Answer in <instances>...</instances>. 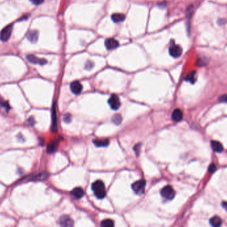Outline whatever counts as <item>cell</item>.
<instances>
[{"label": "cell", "mask_w": 227, "mask_h": 227, "mask_svg": "<svg viewBox=\"0 0 227 227\" xmlns=\"http://www.w3.org/2000/svg\"><path fill=\"white\" fill-rule=\"evenodd\" d=\"M92 189L98 199H103L106 196V187L101 180H97L92 183Z\"/></svg>", "instance_id": "6da1fadb"}, {"label": "cell", "mask_w": 227, "mask_h": 227, "mask_svg": "<svg viewBox=\"0 0 227 227\" xmlns=\"http://www.w3.org/2000/svg\"><path fill=\"white\" fill-rule=\"evenodd\" d=\"M161 195L164 199L167 200H172L175 197V192L171 186L167 185L161 189Z\"/></svg>", "instance_id": "7a4b0ae2"}, {"label": "cell", "mask_w": 227, "mask_h": 227, "mask_svg": "<svg viewBox=\"0 0 227 227\" xmlns=\"http://www.w3.org/2000/svg\"><path fill=\"white\" fill-rule=\"evenodd\" d=\"M145 181L143 179L134 182L132 185L133 191L137 195H141L142 193H144L145 190Z\"/></svg>", "instance_id": "3957f363"}, {"label": "cell", "mask_w": 227, "mask_h": 227, "mask_svg": "<svg viewBox=\"0 0 227 227\" xmlns=\"http://www.w3.org/2000/svg\"><path fill=\"white\" fill-rule=\"evenodd\" d=\"M108 104L110 108L114 110H118L120 107V100L118 96L116 94H113L110 96V98H109L108 101Z\"/></svg>", "instance_id": "277c9868"}, {"label": "cell", "mask_w": 227, "mask_h": 227, "mask_svg": "<svg viewBox=\"0 0 227 227\" xmlns=\"http://www.w3.org/2000/svg\"><path fill=\"white\" fill-rule=\"evenodd\" d=\"M12 30H13V25H7V27H6L3 29L1 33H0V39L3 42H6L9 40L11 35Z\"/></svg>", "instance_id": "5b68a950"}, {"label": "cell", "mask_w": 227, "mask_h": 227, "mask_svg": "<svg viewBox=\"0 0 227 227\" xmlns=\"http://www.w3.org/2000/svg\"><path fill=\"white\" fill-rule=\"evenodd\" d=\"M169 53L171 57H173L174 58H178L181 55L183 50L179 45L173 44L170 46V47L169 49Z\"/></svg>", "instance_id": "8992f818"}, {"label": "cell", "mask_w": 227, "mask_h": 227, "mask_svg": "<svg viewBox=\"0 0 227 227\" xmlns=\"http://www.w3.org/2000/svg\"><path fill=\"white\" fill-rule=\"evenodd\" d=\"M59 224L61 227H73L74 222L68 215H63L60 218Z\"/></svg>", "instance_id": "52a82bcc"}, {"label": "cell", "mask_w": 227, "mask_h": 227, "mask_svg": "<svg viewBox=\"0 0 227 227\" xmlns=\"http://www.w3.org/2000/svg\"><path fill=\"white\" fill-rule=\"evenodd\" d=\"M27 59L29 62H30L33 64L35 65H43L47 63V60L44 59V58H40L39 57H37L36 56L33 55V54H29L27 56Z\"/></svg>", "instance_id": "ba28073f"}, {"label": "cell", "mask_w": 227, "mask_h": 227, "mask_svg": "<svg viewBox=\"0 0 227 227\" xmlns=\"http://www.w3.org/2000/svg\"><path fill=\"white\" fill-rule=\"evenodd\" d=\"M70 90L74 94H78L82 90V85L78 81H73L70 85Z\"/></svg>", "instance_id": "9c48e42d"}, {"label": "cell", "mask_w": 227, "mask_h": 227, "mask_svg": "<svg viewBox=\"0 0 227 227\" xmlns=\"http://www.w3.org/2000/svg\"><path fill=\"white\" fill-rule=\"evenodd\" d=\"M105 46L108 50H114L118 47L119 43L116 39L110 38V39H107L105 41Z\"/></svg>", "instance_id": "30bf717a"}, {"label": "cell", "mask_w": 227, "mask_h": 227, "mask_svg": "<svg viewBox=\"0 0 227 227\" xmlns=\"http://www.w3.org/2000/svg\"><path fill=\"white\" fill-rule=\"evenodd\" d=\"M57 129V118L56 114L55 104H54L52 108V126L51 130L53 132H56Z\"/></svg>", "instance_id": "8fae6325"}, {"label": "cell", "mask_w": 227, "mask_h": 227, "mask_svg": "<svg viewBox=\"0 0 227 227\" xmlns=\"http://www.w3.org/2000/svg\"><path fill=\"white\" fill-rule=\"evenodd\" d=\"M38 36H39V33L36 30L29 31L26 35L28 40L31 43H36L38 39Z\"/></svg>", "instance_id": "7c38bea8"}, {"label": "cell", "mask_w": 227, "mask_h": 227, "mask_svg": "<svg viewBox=\"0 0 227 227\" xmlns=\"http://www.w3.org/2000/svg\"><path fill=\"white\" fill-rule=\"evenodd\" d=\"M49 173L47 172H42L39 174H37L35 176H33L31 179L32 181H45L49 177Z\"/></svg>", "instance_id": "4fadbf2b"}, {"label": "cell", "mask_w": 227, "mask_h": 227, "mask_svg": "<svg viewBox=\"0 0 227 227\" xmlns=\"http://www.w3.org/2000/svg\"><path fill=\"white\" fill-rule=\"evenodd\" d=\"M172 119L175 121H181L183 117V114L182 111L179 109H175V110L172 113Z\"/></svg>", "instance_id": "5bb4252c"}, {"label": "cell", "mask_w": 227, "mask_h": 227, "mask_svg": "<svg viewBox=\"0 0 227 227\" xmlns=\"http://www.w3.org/2000/svg\"><path fill=\"white\" fill-rule=\"evenodd\" d=\"M211 148L214 152L221 153L223 151V146L218 141H211Z\"/></svg>", "instance_id": "9a60e30c"}, {"label": "cell", "mask_w": 227, "mask_h": 227, "mask_svg": "<svg viewBox=\"0 0 227 227\" xmlns=\"http://www.w3.org/2000/svg\"><path fill=\"white\" fill-rule=\"evenodd\" d=\"M71 194L76 199H81L84 195V191L81 187H76L71 191Z\"/></svg>", "instance_id": "2e32d148"}, {"label": "cell", "mask_w": 227, "mask_h": 227, "mask_svg": "<svg viewBox=\"0 0 227 227\" xmlns=\"http://www.w3.org/2000/svg\"><path fill=\"white\" fill-rule=\"evenodd\" d=\"M58 145V140H54L51 142H50L47 146V152L49 153H53L54 151H56L57 147Z\"/></svg>", "instance_id": "e0dca14e"}, {"label": "cell", "mask_w": 227, "mask_h": 227, "mask_svg": "<svg viewBox=\"0 0 227 227\" xmlns=\"http://www.w3.org/2000/svg\"><path fill=\"white\" fill-rule=\"evenodd\" d=\"M185 80L192 84H194L197 81V73L195 70L191 71V72L187 74L185 78Z\"/></svg>", "instance_id": "ac0fdd59"}, {"label": "cell", "mask_w": 227, "mask_h": 227, "mask_svg": "<svg viewBox=\"0 0 227 227\" xmlns=\"http://www.w3.org/2000/svg\"><path fill=\"white\" fill-rule=\"evenodd\" d=\"M210 224L213 227H220L222 225V220L218 217H213L210 219Z\"/></svg>", "instance_id": "d6986e66"}, {"label": "cell", "mask_w": 227, "mask_h": 227, "mask_svg": "<svg viewBox=\"0 0 227 227\" xmlns=\"http://www.w3.org/2000/svg\"><path fill=\"white\" fill-rule=\"evenodd\" d=\"M125 16L122 14H114L112 15V20L114 23L121 22L125 19Z\"/></svg>", "instance_id": "ffe728a7"}, {"label": "cell", "mask_w": 227, "mask_h": 227, "mask_svg": "<svg viewBox=\"0 0 227 227\" xmlns=\"http://www.w3.org/2000/svg\"><path fill=\"white\" fill-rule=\"evenodd\" d=\"M94 144L96 146L100 148V147H106L109 144L108 140H95L94 141Z\"/></svg>", "instance_id": "44dd1931"}, {"label": "cell", "mask_w": 227, "mask_h": 227, "mask_svg": "<svg viewBox=\"0 0 227 227\" xmlns=\"http://www.w3.org/2000/svg\"><path fill=\"white\" fill-rule=\"evenodd\" d=\"M101 227H114V222L111 219H105L101 222Z\"/></svg>", "instance_id": "7402d4cb"}, {"label": "cell", "mask_w": 227, "mask_h": 227, "mask_svg": "<svg viewBox=\"0 0 227 227\" xmlns=\"http://www.w3.org/2000/svg\"><path fill=\"white\" fill-rule=\"evenodd\" d=\"M121 120H122V117L120 114H116L112 117V121L116 125H118L121 123Z\"/></svg>", "instance_id": "603a6c76"}, {"label": "cell", "mask_w": 227, "mask_h": 227, "mask_svg": "<svg viewBox=\"0 0 227 227\" xmlns=\"http://www.w3.org/2000/svg\"><path fill=\"white\" fill-rule=\"evenodd\" d=\"M216 169H217V168H216V166H215V165H214V164L213 163V164H211V165H210V166L209 167V171L210 172V173H214V172L216 171Z\"/></svg>", "instance_id": "cb8c5ba5"}, {"label": "cell", "mask_w": 227, "mask_h": 227, "mask_svg": "<svg viewBox=\"0 0 227 227\" xmlns=\"http://www.w3.org/2000/svg\"><path fill=\"white\" fill-rule=\"evenodd\" d=\"M219 101L221 102L227 103V94L222 95L219 97Z\"/></svg>", "instance_id": "d4e9b609"}, {"label": "cell", "mask_w": 227, "mask_h": 227, "mask_svg": "<svg viewBox=\"0 0 227 227\" xmlns=\"http://www.w3.org/2000/svg\"><path fill=\"white\" fill-rule=\"evenodd\" d=\"M63 119H64V121H65V122L69 123V121H70L71 116L69 114H66L64 116V117H63Z\"/></svg>", "instance_id": "484cf974"}, {"label": "cell", "mask_w": 227, "mask_h": 227, "mask_svg": "<svg viewBox=\"0 0 227 227\" xmlns=\"http://www.w3.org/2000/svg\"><path fill=\"white\" fill-rule=\"evenodd\" d=\"M31 2L35 4V5H40V4H41L42 3H43L44 2V0H31Z\"/></svg>", "instance_id": "4316f807"}, {"label": "cell", "mask_w": 227, "mask_h": 227, "mask_svg": "<svg viewBox=\"0 0 227 227\" xmlns=\"http://www.w3.org/2000/svg\"><path fill=\"white\" fill-rule=\"evenodd\" d=\"M0 105H2V106L3 107H4L5 108H7V109H10V106H8V104L7 103H6L4 101L2 100L1 98H0Z\"/></svg>", "instance_id": "83f0119b"}, {"label": "cell", "mask_w": 227, "mask_h": 227, "mask_svg": "<svg viewBox=\"0 0 227 227\" xmlns=\"http://www.w3.org/2000/svg\"><path fill=\"white\" fill-rule=\"evenodd\" d=\"M27 122L29 123V125H33V124H34V123H35V120H34V118H33V117H29V118L28 119V120H27Z\"/></svg>", "instance_id": "f1b7e54d"}, {"label": "cell", "mask_w": 227, "mask_h": 227, "mask_svg": "<svg viewBox=\"0 0 227 227\" xmlns=\"http://www.w3.org/2000/svg\"><path fill=\"white\" fill-rule=\"evenodd\" d=\"M222 207H223L226 211H227V202H222Z\"/></svg>", "instance_id": "f546056e"}]
</instances>
